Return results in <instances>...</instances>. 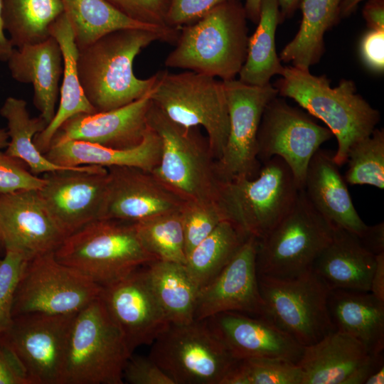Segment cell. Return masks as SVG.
<instances>
[{"label": "cell", "mask_w": 384, "mask_h": 384, "mask_svg": "<svg viewBox=\"0 0 384 384\" xmlns=\"http://www.w3.org/2000/svg\"><path fill=\"white\" fill-rule=\"evenodd\" d=\"M178 32L122 28L78 49L77 69L87 100L97 112L127 105L149 93L156 74L139 79L134 73L136 56L153 42L175 43Z\"/></svg>", "instance_id": "6da1fadb"}, {"label": "cell", "mask_w": 384, "mask_h": 384, "mask_svg": "<svg viewBox=\"0 0 384 384\" xmlns=\"http://www.w3.org/2000/svg\"><path fill=\"white\" fill-rule=\"evenodd\" d=\"M247 18L240 0L220 4L179 29L167 68L191 70L223 81L235 79L247 56Z\"/></svg>", "instance_id": "7a4b0ae2"}, {"label": "cell", "mask_w": 384, "mask_h": 384, "mask_svg": "<svg viewBox=\"0 0 384 384\" xmlns=\"http://www.w3.org/2000/svg\"><path fill=\"white\" fill-rule=\"evenodd\" d=\"M280 76L275 85L278 95L292 98L324 122L338 142L334 161L338 166L346 164L351 146L375 129L379 112L356 93L353 80H342L333 87L325 75L293 65L284 67Z\"/></svg>", "instance_id": "3957f363"}, {"label": "cell", "mask_w": 384, "mask_h": 384, "mask_svg": "<svg viewBox=\"0 0 384 384\" xmlns=\"http://www.w3.org/2000/svg\"><path fill=\"white\" fill-rule=\"evenodd\" d=\"M147 124L161 140L160 161L151 171L154 176L184 201L218 203L222 181L208 140L198 127L174 122L152 102Z\"/></svg>", "instance_id": "277c9868"}, {"label": "cell", "mask_w": 384, "mask_h": 384, "mask_svg": "<svg viewBox=\"0 0 384 384\" xmlns=\"http://www.w3.org/2000/svg\"><path fill=\"white\" fill-rule=\"evenodd\" d=\"M54 256L102 287L156 260L133 223L111 219L95 220L68 235Z\"/></svg>", "instance_id": "5b68a950"}, {"label": "cell", "mask_w": 384, "mask_h": 384, "mask_svg": "<svg viewBox=\"0 0 384 384\" xmlns=\"http://www.w3.org/2000/svg\"><path fill=\"white\" fill-rule=\"evenodd\" d=\"M132 355L99 297L75 316L60 384H122L124 370Z\"/></svg>", "instance_id": "8992f818"}, {"label": "cell", "mask_w": 384, "mask_h": 384, "mask_svg": "<svg viewBox=\"0 0 384 384\" xmlns=\"http://www.w3.org/2000/svg\"><path fill=\"white\" fill-rule=\"evenodd\" d=\"M300 190L287 164L274 156L252 178L222 181L218 204L225 220L260 240L290 210Z\"/></svg>", "instance_id": "52a82bcc"}, {"label": "cell", "mask_w": 384, "mask_h": 384, "mask_svg": "<svg viewBox=\"0 0 384 384\" xmlns=\"http://www.w3.org/2000/svg\"><path fill=\"white\" fill-rule=\"evenodd\" d=\"M151 102L170 119L185 127H202L210 150L217 161L224 150L229 132L228 110L223 80L187 70L156 73Z\"/></svg>", "instance_id": "ba28073f"}, {"label": "cell", "mask_w": 384, "mask_h": 384, "mask_svg": "<svg viewBox=\"0 0 384 384\" xmlns=\"http://www.w3.org/2000/svg\"><path fill=\"white\" fill-rule=\"evenodd\" d=\"M334 225L310 203L303 189L286 215L258 240L257 275L293 277L313 267L331 242Z\"/></svg>", "instance_id": "9c48e42d"}, {"label": "cell", "mask_w": 384, "mask_h": 384, "mask_svg": "<svg viewBox=\"0 0 384 384\" xmlns=\"http://www.w3.org/2000/svg\"><path fill=\"white\" fill-rule=\"evenodd\" d=\"M265 317L302 346L333 331L328 306L330 289L313 268L295 277L257 275Z\"/></svg>", "instance_id": "30bf717a"}, {"label": "cell", "mask_w": 384, "mask_h": 384, "mask_svg": "<svg viewBox=\"0 0 384 384\" xmlns=\"http://www.w3.org/2000/svg\"><path fill=\"white\" fill-rule=\"evenodd\" d=\"M151 344L149 356L175 384H220L238 361L206 320L171 324Z\"/></svg>", "instance_id": "8fae6325"}, {"label": "cell", "mask_w": 384, "mask_h": 384, "mask_svg": "<svg viewBox=\"0 0 384 384\" xmlns=\"http://www.w3.org/2000/svg\"><path fill=\"white\" fill-rule=\"evenodd\" d=\"M102 287L60 262L54 252L28 260L14 299L13 317L28 313L75 314L100 295Z\"/></svg>", "instance_id": "7c38bea8"}, {"label": "cell", "mask_w": 384, "mask_h": 384, "mask_svg": "<svg viewBox=\"0 0 384 384\" xmlns=\"http://www.w3.org/2000/svg\"><path fill=\"white\" fill-rule=\"evenodd\" d=\"M229 132L220 159L216 161L222 181L255 177L262 166L257 159V132L267 105L278 95L270 83L265 86L245 84L239 80L223 81Z\"/></svg>", "instance_id": "4fadbf2b"}, {"label": "cell", "mask_w": 384, "mask_h": 384, "mask_svg": "<svg viewBox=\"0 0 384 384\" xmlns=\"http://www.w3.org/2000/svg\"><path fill=\"white\" fill-rule=\"evenodd\" d=\"M333 136L329 129L277 96L267 105L261 118L257 159L263 164L274 156L280 157L302 190L311 157Z\"/></svg>", "instance_id": "5bb4252c"}, {"label": "cell", "mask_w": 384, "mask_h": 384, "mask_svg": "<svg viewBox=\"0 0 384 384\" xmlns=\"http://www.w3.org/2000/svg\"><path fill=\"white\" fill-rule=\"evenodd\" d=\"M76 314H19L0 336L16 353L33 384H60Z\"/></svg>", "instance_id": "9a60e30c"}, {"label": "cell", "mask_w": 384, "mask_h": 384, "mask_svg": "<svg viewBox=\"0 0 384 384\" xmlns=\"http://www.w3.org/2000/svg\"><path fill=\"white\" fill-rule=\"evenodd\" d=\"M39 196L66 237L100 218L108 179L107 169L87 165L44 174Z\"/></svg>", "instance_id": "2e32d148"}, {"label": "cell", "mask_w": 384, "mask_h": 384, "mask_svg": "<svg viewBox=\"0 0 384 384\" xmlns=\"http://www.w3.org/2000/svg\"><path fill=\"white\" fill-rule=\"evenodd\" d=\"M257 246L258 239L247 238L220 272L199 290L195 320L226 311L265 317L256 267Z\"/></svg>", "instance_id": "e0dca14e"}, {"label": "cell", "mask_w": 384, "mask_h": 384, "mask_svg": "<svg viewBox=\"0 0 384 384\" xmlns=\"http://www.w3.org/2000/svg\"><path fill=\"white\" fill-rule=\"evenodd\" d=\"M65 238L38 190L0 193V240L5 250L18 252L31 260L54 252Z\"/></svg>", "instance_id": "ac0fdd59"}, {"label": "cell", "mask_w": 384, "mask_h": 384, "mask_svg": "<svg viewBox=\"0 0 384 384\" xmlns=\"http://www.w3.org/2000/svg\"><path fill=\"white\" fill-rule=\"evenodd\" d=\"M107 169V185L99 219L134 223L180 210L185 202L149 171L129 166Z\"/></svg>", "instance_id": "d6986e66"}, {"label": "cell", "mask_w": 384, "mask_h": 384, "mask_svg": "<svg viewBox=\"0 0 384 384\" xmlns=\"http://www.w3.org/2000/svg\"><path fill=\"white\" fill-rule=\"evenodd\" d=\"M100 297L132 353L151 344L171 324L141 268L102 287Z\"/></svg>", "instance_id": "ffe728a7"}, {"label": "cell", "mask_w": 384, "mask_h": 384, "mask_svg": "<svg viewBox=\"0 0 384 384\" xmlns=\"http://www.w3.org/2000/svg\"><path fill=\"white\" fill-rule=\"evenodd\" d=\"M297 364L303 372L302 384H365L384 358L383 353L373 356L356 338L335 330L304 346Z\"/></svg>", "instance_id": "44dd1931"}, {"label": "cell", "mask_w": 384, "mask_h": 384, "mask_svg": "<svg viewBox=\"0 0 384 384\" xmlns=\"http://www.w3.org/2000/svg\"><path fill=\"white\" fill-rule=\"evenodd\" d=\"M236 360L279 359L297 363L304 346L270 319L226 311L205 319Z\"/></svg>", "instance_id": "7402d4cb"}, {"label": "cell", "mask_w": 384, "mask_h": 384, "mask_svg": "<svg viewBox=\"0 0 384 384\" xmlns=\"http://www.w3.org/2000/svg\"><path fill=\"white\" fill-rule=\"evenodd\" d=\"M151 91L117 109L72 117L58 129L50 145L68 140H80L112 149L138 146L149 128L147 112L151 105Z\"/></svg>", "instance_id": "603a6c76"}, {"label": "cell", "mask_w": 384, "mask_h": 384, "mask_svg": "<svg viewBox=\"0 0 384 384\" xmlns=\"http://www.w3.org/2000/svg\"><path fill=\"white\" fill-rule=\"evenodd\" d=\"M334 155L319 149L307 167L303 190L313 207L335 226L360 236L367 228L352 201Z\"/></svg>", "instance_id": "cb8c5ba5"}, {"label": "cell", "mask_w": 384, "mask_h": 384, "mask_svg": "<svg viewBox=\"0 0 384 384\" xmlns=\"http://www.w3.org/2000/svg\"><path fill=\"white\" fill-rule=\"evenodd\" d=\"M6 63L15 80L33 85V104L48 124L56 112L59 80L63 73V57L58 41L50 36L39 43L14 48Z\"/></svg>", "instance_id": "d4e9b609"}, {"label": "cell", "mask_w": 384, "mask_h": 384, "mask_svg": "<svg viewBox=\"0 0 384 384\" xmlns=\"http://www.w3.org/2000/svg\"><path fill=\"white\" fill-rule=\"evenodd\" d=\"M375 264V255L356 234L334 225L331 242L312 268L330 290L370 292Z\"/></svg>", "instance_id": "484cf974"}, {"label": "cell", "mask_w": 384, "mask_h": 384, "mask_svg": "<svg viewBox=\"0 0 384 384\" xmlns=\"http://www.w3.org/2000/svg\"><path fill=\"white\" fill-rule=\"evenodd\" d=\"M161 154V138L149 127L143 141L133 148L112 149L84 141L68 140L52 144L44 156L63 166H129L151 172L158 165Z\"/></svg>", "instance_id": "4316f807"}, {"label": "cell", "mask_w": 384, "mask_h": 384, "mask_svg": "<svg viewBox=\"0 0 384 384\" xmlns=\"http://www.w3.org/2000/svg\"><path fill=\"white\" fill-rule=\"evenodd\" d=\"M328 306L335 329L378 356L384 350V302L370 292L331 289Z\"/></svg>", "instance_id": "83f0119b"}, {"label": "cell", "mask_w": 384, "mask_h": 384, "mask_svg": "<svg viewBox=\"0 0 384 384\" xmlns=\"http://www.w3.org/2000/svg\"><path fill=\"white\" fill-rule=\"evenodd\" d=\"M50 34L58 43L63 57V73L60 88V103L51 122L34 137V144L44 154L62 124L79 114L97 112L87 100L80 82L77 69L78 48L72 27L63 13L50 26Z\"/></svg>", "instance_id": "f1b7e54d"}, {"label": "cell", "mask_w": 384, "mask_h": 384, "mask_svg": "<svg viewBox=\"0 0 384 384\" xmlns=\"http://www.w3.org/2000/svg\"><path fill=\"white\" fill-rule=\"evenodd\" d=\"M145 267L144 278L170 323L193 321L199 290L185 265L156 260Z\"/></svg>", "instance_id": "f546056e"}, {"label": "cell", "mask_w": 384, "mask_h": 384, "mask_svg": "<svg viewBox=\"0 0 384 384\" xmlns=\"http://www.w3.org/2000/svg\"><path fill=\"white\" fill-rule=\"evenodd\" d=\"M341 1L302 0L299 9L302 18L299 31L281 51L280 60L304 69L317 63L324 53V33L341 18Z\"/></svg>", "instance_id": "4dcf8cb0"}, {"label": "cell", "mask_w": 384, "mask_h": 384, "mask_svg": "<svg viewBox=\"0 0 384 384\" xmlns=\"http://www.w3.org/2000/svg\"><path fill=\"white\" fill-rule=\"evenodd\" d=\"M280 21L277 0H261L257 26L248 38L247 56L238 74L239 80L265 86L271 78L281 75L284 68L277 53L275 33Z\"/></svg>", "instance_id": "1f68e13d"}, {"label": "cell", "mask_w": 384, "mask_h": 384, "mask_svg": "<svg viewBox=\"0 0 384 384\" xmlns=\"http://www.w3.org/2000/svg\"><path fill=\"white\" fill-rule=\"evenodd\" d=\"M0 114L6 120L9 137L5 152L26 164L31 173L38 176L77 167L57 165L39 151L33 139L48 124L40 116L30 117L27 102L24 100L7 97L0 109Z\"/></svg>", "instance_id": "d6a6232c"}, {"label": "cell", "mask_w": 384, "mask_h": 384, "mask_svg": "<svg viewBox=\"0 0 384 384\" xmlns=\"http://www.w3.org/2000/svg\"><path fill=\"white\" fill-rule=\"evenodd\" d=\"M61 2L78 49L90 45L110 32L122 28L178 32L175 28H159L134 21L117 11L105 0H61Z\"/></svg>", "instance_id": "836d02e7"}, {"label": "cell", "mask_w": 384, "mask_h": 384, "mask_svg": "<svg viewBox=\"0 0 384 384\" xmlns=\"http://www.w3.org/2000/svg\"><path fill=\"white\" fill-rule=\"evenodd\" d=\"M63 13L61 0H3L4 28L14 48L47 39Z\"/></svg>", "instance_id": "e575fe53"}, {"label": "cell", "mask_w": 384, "mask_h": 384, "mask_svg": "<svg viewBox=\"0 0 384 384\" xmlns=\"http://www.w3.org/2000/svg\"><path fill=\"white\" fill-rule=\"evenodd\" d=\"M247 238L225 220L191 251L185 267L198 290L220 272Z\"/></svg>", "instance_id": "d590c367"}, {"label": "cell", "mask_w": 384, "mask_h": 384, "mask_svg": "<svg viewBox=\"0 0 384 384\" xmlns=\"http://www.w3.org/2000/svg\"><path fill=\"white\" fill-rule=\"evenodd\" d=\"M133 224L142 245L156 260L185 265L186 255L180 210Z\"/></svg>", "instance_id": "8d00e7d4"}, {"label": "cell", "mask_w": 384, "mask_h": 384, "mask_svg": "<svg viewBox=\"0 0 384 384\" xmlns=\"http://www.w3.org/2000/svg\"><path fill=\"white\" fill-rule=\"evenodd\" d=\"M344 179L351 185L384 188V131L375 129L348 150ZM346 161V162H347Z\"/></svg>", "instance_id": "74e56055"}, {"label": "cell", "mask_w": 384, "mask_h": 384, "mask_svg": "<svg viewBox=\"0 0 384 384\" xmlns=\"http://www.w3.org/2000/svg\"><path fill=\"white\" fill-rule=\"evenodd\" d=\"M303 372L292 362L265 358L238 360L220 384H302Z\"/></svg>", "instance_id": "f35d334b"}, {"label": "cell", "mask_w": 384, "mask_h": 384, "mask_svg": "<svg viewBox=\"0 0 384 384\" xmlns=\"http://www.w3.org/2000/svg\"><path fill=\"white\" fill-rule=\"evenodd\" d=\"M180 213L186 257L225 220L217 202L185 201Z\"/></svg>", "instance_id": "ab89813d"}, {"label": "cell", "mask_w": 384, "mask_h": 384, "mask_svg": "<svg viewBox=\"0 0 384 384\" xmlns=\"http://www.w3.org/2000/svg\"><path fill=\"white\" fill-rule=\"evenodd\" d=\"M28 260L23 254L9 250L0 260V336L12 323L15 295Z\"/></svg>", "instance_id": "60d3db41"}, {"label": "cell", "mask_w": 384, "mask_h": 384, "mask_svg": "<svg viewBox=\"0 0 384 384\" xmlns=\"http://www.w3.org/2000/svg\"><path fill=\"white\" fill-rule=\"evenodd\" d=\"M117 11L137 22L159 28L166 23L169 0H105ZM176 29V28H175Z\"/></svg>", "instance_id": "b9f144b4"}, {"label": "cell", "mask_w": 384, "mask_h": 384, "mask_svg": "<svg viewBox=\"0 0 384 384\" xmlns=\"http://www.w3.org/2000/svg\"><path fill=\"white\" fill-rule=\"evenodd\" d=\"M23 164L0 150V193L42 188L44 178L31 173Z\"/></svg>", "instance_id": "7bdbcfd3"}, {"label": "cell", "mask_w": 384, "mask_h": 384, "mask_svg": "<svg viewBox=\"0 0 384 384\" xmlns=\"http://www.w3.org/2000/svg\"><path fill=\"white\" fill-rule=\"evenodd\" d=\"M230 0H169L167 26L179 30L198 21L220 4Z\"/></svg>", "instance_id": "ee69618b"}, {"label": "cell", "mask_w": 384, "mask_h": 384, "mask_svg": "<svg viewBox=\"0 0 384 384\" xmlns=\"http://www.w3.org/2000/svg\"><path fill=\"white\" fill-rule=\"evenodd\" d=\"M131 384H175L172 379L149 356H132L123 373Z\"/></svg>", "instance_id": "f6af8a7d"}, {"label": "cell", "mask_w": 384, "mask_h": 384, "mask_svg": "<svg viewBox=\"0 0 384 384\" xmlns=\"http://www.w3.org/2000/svg\"><path fill=\"white\" fill-rule=\"evenodd\" d=\"M0 384H33L16 353L1 338Z\"/></svg>", "instance_id": "bcb514c9"}, {"label": "cell", "mask_w": 384, "mask_h": 384, "mask_svg": "<svg viewBox=\"0 0 384 384\" xmlns=\"http://www.w3.org/2000/svg\"><path fill=\"white\" fill-rule=\"evenodd\" d=\"M361 57L366 65L375 72L384 70V30H371L365 33L361 45Z\"/></svg>", "instance_id": "7dc6e473"}, {"label": "cell", "mask_w": 384, "mask_h": 384, "mask_svg": "<svg viewBox=\"0 0 384 384\" xmlns=\"http://www.w3.org/2000/svg\"><path fill=\"white\" fill-rule=\"evenodd\" d=\"M362 245L374 255L384 252V223L367 228L358 236Z\"/></svg>", "instance_id": "c3c4849f"}, {"label": "cell", "mask_w": 384, "mask_h": 384, "mask_svg": "<svg viewBox=\"0 0 384 384\" xmlns=\"http://www.w3.org/2000/svg\"><path fill=\"white\" fill-rule=\"evenodd\" d=\"M363 16L369 29L384 30V0H368Z\"/></svg>", "instance_id": "681fc988"}, {"label": "cell", "mask_w": 384, "mask_h": 384, "mask_svg": "<svg viewBox=\"0 0 384 384\" xmlns=\"http://www.w3.org/2000/svg\"><path fill=\"white\" fill-rule=\"evenodd\" d=\"M376 264L373 273L370 292L384 302V252L375 255Z\"/></svg>", "instance_id": "f907efd6"}, {"label": "cell", "mask_w": 384, "mask_h": 384, "mask_svg": "<svg viewBox=\"0 0 384 384\" xmlns=\"http://www.w3.org/2000/svg\"><path fill=\"white\" fill-rule=\"evenodd\" d=\"M3 0H0V61L7 62L14 48L9 38L4 33Z\"/></svg>", "instance_id": "816d5d0a"}, {"label": "cell", "mask_w": 384, "mask_h": 384, "mask_svg": "<svg viewBox=\"0 0 384 384\" xmlns=\"http://www.w3.org/2000/svg\"><path fill=\"white\" fill-rule=\"evenodd\" d=\"M280 14V21L290 18L299 9L302 0H277Z\"/></svg>", "instance_id": "f5cc1de1"}, {"label": "cell", "mask_w": 384, "mask_h": 384, "mask_svg": "<svg viewBox=\"0 0 384 384\" xmlns=\"http://www.w3.org/2000/svg\"><path fill=\"white\" fill-rule=\"evenodd\" d=\"M260 2L261 0H245L244 5L247 18L255 23L259 19Z\"/></svg>", "instance_id": "db71d44e"}, {"label": "cell", "mask_w": 384, "mask_h": 384, "mask_svg": "<svg viewBox=\"0 0 384 384\" xmlns=\"http://www.w3.org/2000/svg\"><path fill=\"white\" fill-rule=\"evenodd\" d=\"M362 1L363 0H342L340 6V17H346L351 15Z\"/></svg>", "instance_id": "11a10c76"}, {"label": "cell", "mask_w": 384, "mask_h": 384, "mask_svg": "<svg viewBox=\"0 0 384 384\" xmlns=\"http://www.w3.org/2000/svg\"><path fill=\"white\" fill-rule=\"evenodd\" d=\"M384 383V364L375 369L367 378L365 384Z\"/></svg>", "instance_id": "9f6ffc18"}, {"label": "cell", "mask_w": 384, "mask_h": 384, "mask_svg": "<svg viewBox=\"0 0 384 384\" xmlns=\"http://www.w3.org/2000/svg\"><path fill=\"white\" fill-rule=\"evenodd\" d=\"M9 134L6 129L0 128V150L6 148L9 144Z\"/></svg>", "instance_id": "6f0895ef"}, {"label": "cell", "mask_w": 384, "mask_h": 384, "mask_svg": "<svg viewBox=\"0 0 384 384\" xmlns=\"http://www.w3.org/2000/svg\"><path fill=\"white\" fill-rule=\"evenodd\" d=\"M2 247V245H1V240H0V248Z\"/></svg>", "instance_id": "680465c9"}]
</instances>
